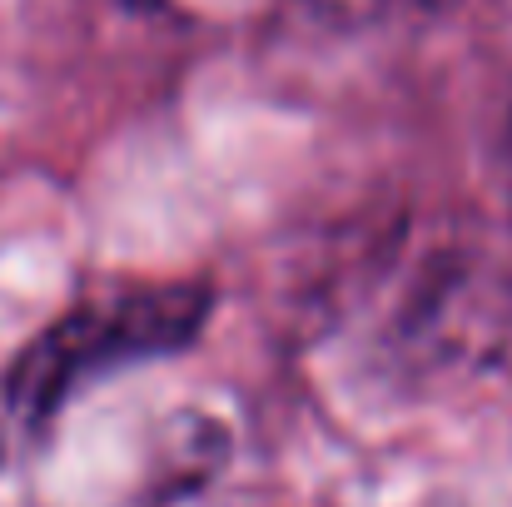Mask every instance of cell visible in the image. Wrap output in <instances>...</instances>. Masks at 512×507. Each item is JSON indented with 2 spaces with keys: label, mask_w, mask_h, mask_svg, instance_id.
Listing matches in <instances>:
<instances>
[{
  "label": "cell",
  "mask_w": 512,
  "mask_h": 507,
  "mask_svg": "<svg viewBox=\"0 0 512 507\" xmlns=\"http://www.w3.org/2000/svg\"><path fill=\"white\" fill-rule=\"evenodd\" d=\"M314 5H319L329 20H368L383 0H314Z\"/></svg>",
  "instance_id": "2"
},
{
  "label": "cell",
  "mask_w": 512,
  "mask_h": 507,
  "mask_svg": "<svg viewBox=\"0 0 512 507\" xmlns=\"http://www.w3.org/2000/svg\"><path fill=\"white\" fill-rule=\"evenodd\" d=\"M209 309L214 284L204 279L115 284L85 299L80 309L60 314L30 348H20L5 378V403L25 428H40L100 373H120L130 363L189 348L209 324Z\"/></svg>",
  "instance_id": "1"
}]
</instances>
